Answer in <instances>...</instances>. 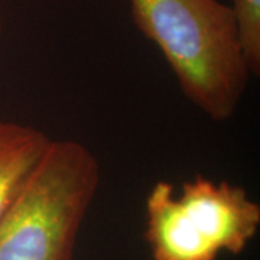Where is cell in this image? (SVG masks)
<instances>
[{
	"label": "cell",
	"mask_w": 260,
	"mask_h": 260,
	"mask_svg": "<svg viewBox=\"0 0 260 260\" xmlns=\"http://www.w3.org/2000/svg\"><path fill=\"white\" fill-rule=\"evenodd\" d=\"M2 29H3V18H2V8H0V37H2Z\"/></svg>",
	"instance_id": "8992f818"
},
{
	"label": "cell",
	"mask_w": 260,
	"mask_h": 260,
	"mask_svg": "<svg viewBox=\"0 0 260 260\" xmlns=\"http://www.w3.org/2000/svg\"><path fill=\"white\" fill-rule=\"evenodd\" d=\"M42 130L16 121L0 120V218L51 143Z\"/></svg>",
	"instance_id": "277c9868"
},
{
	"label": "cell",
	"mask_w": 260,
	"mask_h": 260,
	"mask_svg": "<svg viewBox=\"0 0 260 260\" xmlns=\"http://www.w3.org/2000/svg\"><path fill=\"white\" fill-rule=\"evenodd\" d=\"M239 47L250 75L260 74V0H233Z\"/></svg>",
	"instance_id": "5b68a950"
},
{
	"label": "cell",
	"mask_w": 260,
	"mask_h": 260,
	"mask_svg": "<svg viewBox=\"0 0 260 260\" xmlns=\"http://www.w3.org/2000/svg\"><path fill=\"white\" fill-rule=\"evenodd\" d=\"M100 185V164L73 139L51 140L0 218V260H74L75 242Z\"/></svg>",
	"instance_id": "7a4b0ae2"
},
{
	"label": "cell",
	"mask_w": 260,
	"mask_h": 260,
	"mask_svg": "<svg viewBox=\"0 0 260 260\" xmlns=\"http://www.w3.org/2000/svg\"><path fill=\"white\" fill-rule=\"evenodd\" d=\"M260 227V205L229 181L195 175L179 194L171 182H155L146 197L145 239L153 260H217L240 254Z\"/></svg>",
	"instance_id": "3957f363"
},
{
	"label": "cell",
	"mask_w": 260,
	"mask_h": 260,
	"mask_svg": "<svg viewBox=\"0 0 260 260\" xmlns=\"http://www.w3.org/2000/svg\"><path fill=\"white\" fill-rule=\"evenodd\" d=\"M136 28L152 41L181 91L214 121L236 113L250 73L232 8L220 0H129Z\"/></svg>",
	"instance_id": "6da1fadb"
}]
</instances>
